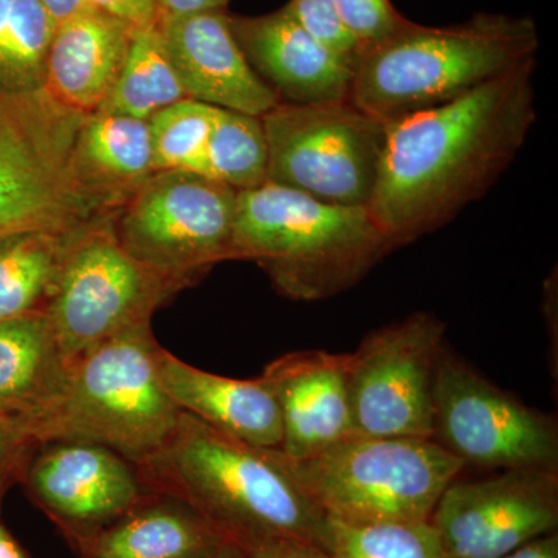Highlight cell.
<instances>
[{"mask_svg":"<svg viewBox=\"0 0 558 558\" xmlns=\"http://www.w3.org/2000/svg\"><path fill=\"white\" fill-rule=\"evenodd\" d=\"M134 32L94 9L60 22L47 51L46 94L76 116L98 112L119 80Z\"/></svg>","mask_w":558,"mask_h":558,"instance_id":"ac0fdd59","label":"cell"},{"mask_svg":"<svg viewBox=\"0 0 558 558\" xmlns=\"http://www.w3.org/2000/svg\"><path fill=\"white\" fill-rule=\"evenodd\" d=\"M70 368L44 312L0 322V414L31 424L61 398Z\"/></svg>","mask_w":558,"mask_h":558,"instance_id":"7402d4cb","label":"cell"},{"mask_svg":"<svg viewBox=\"0 0 558 558\" xmlns=\"http://www.w3.org/2000/svg\"><path fill=\"white\" fill-rule=\"evenodd\" d=\"M281 454L326 519L348 524L429 521L465 468L435 439L352 435L307 458Z\"/></svg>","mask_w":558,"mask_h":558,"instance_id":"8992f818","label":"cell"},{"mask_svg":"<svg viewBox=\"0 0 558 558\" xmlns=\"http://www.w3.org/2000/svg\"><path fill=\"white\" fill-rule=\"evenodd\" d=\"M240 191L191 171L153 172L110 215L124 252L180 290L233 260Z\"/></svg>","mask_w":558,"mask_h":558,"instance_id":"ba28073f","label":"cell"},{"mask_svg":"<svg viewBox=\"0 0 558 558\" xmlns=\"http://www.w3.org/2000/svg\"><path fill=\"white\" fill-rule=\"evenodd\" d=\"M229 2L230 0H159V20L202 11H226Z\"/></svg>","mask_w":558,"mask_h":558,"instance_id":"836d02e7","label":"cell"},{"mask_svg":"<svg viewBox=\"0 0 558 558\" xmlns=\"http://www.w3.org/2000/svg\"><path fill=\"white\" fill-rule=\"evenodd\" d=\"M81 119L46 90L0 94V241L28 231L68 233L109 215L73 178Z\"/></svg>","mask_w":558,"mask_h":558,"instance_id":"52a82bcc","label":"cell"},{"mask_svg":"<svg viewBox=\"0 0 558 558\" xmlns=\"http://www.w3.org/2000/svg\"><path fill=\"white\" fill-rule=\"evenodd\" d=\"M233 545L182 499L149 492L81 546L78 558H205Z\"/></svg>","mask_w":558,"mask_h":558,"instance_id":"ffe728a7","label":"cell"},{"mask_svg":"<svg viewBox=\"0 0 558 558\" xmlns=\"http://www.w3.org/2000/svg\"><path fill=\"white\" fill-rule=\"evenodd\" d=\"M328 550L332 558H449L429 521L348 524L329 520Z\"/></svg>","mask_w":558,"mask_h":558,"instance_id":"4316f807","label":"cell"},{"mask_svg":"<svg viewBox=\"0 0 558 558\" xmlns=\"http://www.w3.org/2000/svg\"><path fill=\"white\" fill-rule=\"evenodd\" d=\"M446 325L414 312L373 330L349 354L352 429L373 438L433 439Z\"/></svg>","mask_w":558,"mask_h":558,"instance_id":"8fae6325","label":"cell"},{"mask_svg":"<svg viewBox=\"0 0 558 558\" xmlns=\"http://www.w3.org/2000/svg\"><path fill=\"white\" fill-rule=\"evenodd\" d=\"M90 9L126 22L135 28L150 27L159 22V0H86Z\"/></svg>","mask_w":558,"mask_h":558,"instance_id":"1f68e13d","label":"cell"},{"mask_svg":"<svg viewBox=\"0 0 558 558\" xmlns=\"http://www.w3.org/2000/svg\"><path fill=\"white\" fill-rule=\"evenodd\" d=\"M336 5L349 35L362 50L387 39L407 22L391 0H336Z\"/></svg>","mask_w":558,"mask_h":558,"instance_id":"f546056e","label":"cell"},{"mask_svg":"<svg viewBox=\"0 0 558 558\" xmlns=\"http://www.w3.org/2000/svg\"><path fill=\"white\" fill-rule=\"evenodd\" d=\"M286 7L314 38L354 68L362 49L341 22L336 0H289Z\"/></svg>","mask_w":558,"mask_h":558,"instance_id":"f1b7e54d","label":"cell"},{"mask_svg":"<svg viewBox=\"0 0 558 558\" xmlns=\"http://www.w3.org/2000/svg\"><path fill=\"white\" fill-rule=\"evenodd\" d=\"M78 230L28 231L0 241V322L46 311Z\"/></svg>","mask_w":558,"mask_h":558,"instance_id":"603a6c76","label":"cell"},{"mask_svg":"<svg viewBox=\"0 0 558 558\" xmlns=\"http://www.w3.org/2000/svg\"><path fill=\"white\" fill-rule=\"evenodd\" d=\"M539 36L531 17L475 14L447 27L407 20L387 39L360 51L349 100L392 123L446 105L537 58Z\"/></svg>","mask_w":558,"mask_h":558,"instance_id":"3957f363","label":"cell"},{"mask_svg":"<svg viewBox=\"0 0 558 558\" xmlns=\"http://www.w3.org/2000/svg\"><path fill=\"white\" fill-rule=\"evenodd\" d=\"M267 163L260 117L216 108L202 175L247 191L267 182Z\"/></svg>","mask_w":558,"mask_h":558,"instance_id":"484cf974","label":"cell"},{"mask_svg":"<svg viewBox=\"0 0 558 558\" xmlns=\"http://www.w3.org/2000/svg\"><path fill=\"white\" fill-rule=\"evenodd\" d=\"M36 449L39 444L31 438L21 422L0 414V494L11 476L25 472Z\"/></svg>","mask_w":558,"mask_h":558,"instance_id":"4dcf8cb0","label":"cell"},{"mask_svg":"<svg viewBox=\"0 0 558 558\" xmlns=\"http://www.w3.org/2000/svg\"><path fill=\"white\" fill-rule=\"evenodd\" d=\"M57 25L39 0H0V94L44 90Z\"/></svg>","mask_w":558,"mask_h":558,"instance_id":"d4e9b609","label":"cell"},{"mask_svg":"<svg viewBox=\"0 0 558 558\" xmlns=\"http://www.w3.org/2000/svg\"><path fill=\"white\" fill-rule=\"evenodd\" d=\"M156 362L161 388L180 411L252 446L281 449V411L263 377L238 380L216 376L161 347Z\"/></svg>","mask_w":558,"mask_h":558,"instance_id":"d6986e66","label":"cell"},{"mask_svg":"<svg viewBox=\"0 0 558 558\" xmlns=\"http://www.w3.org/2000/svg\"><path fill=\"white\" fill-rule=\"evenodd\" d=\"M396 250L369 207L326 204L264 183L240 191L233 260H253L289 300L332 299Z\"/></svg>","mask_w":558,"mask_h":558,"instance_id":"277c9868","label":"cell"},{"mask_svg":"<svg viewBox=\"0 0 558 558\" xmlns=\"http://www.w3.org/2000/svg\"><path fill=\"white\" fill-rule=\"evenodd\" d=\"M24 473L32 498L75 550L150 492L132 462L95 444H43Z\"/></svg>","mask_w":558,"mask_h":558,"instance_id":"5bb4252c","label":"cell"},{"mask_svg":"<svg viewBox=\"0 0 558 558\" xmlns=\"http://www.w3.org/2000/svg\"><path fill=\"white\" fill-rule=\"evenodd\" d=\"M535 64L388 123L369 209L396 248L442 229L515 160L537 120Z\"/></svg>","mask_w":558,"mask_h":558,"instance_id":"6da1fadb","label":"cell"},{"mask_svg":"<svg viewBox=\"0 0 558 558\" xmlns=\"http://www.w3.org/2000/svg\"><path fill=\"white\" fill-rule=\"evenodd\" d=\"M110 215L73 234L44 311L69 368L106 341L150 326L154 312L180 292L124 252Z\"/></svg>","mask_w":558,"mask_h":558,"instance_id":"30bf717a","label":"cell"},{"mask_svg":"<svg viewBox=\"0 0 558 558\" xmlns=\"http://www.w3.org/2000/svg\"><path fill=\"white\" fill-rule=\"evenodd\" d=\"M70 165L80 189L110 215L154 172L148 121L100 112L83 117Z\"/></svg>","mask_w":558,"mask_h":558,"instance_id":"44dd1931","label":"cell"},{"mask_svg":"<svg viewBox=\"0 0 558 558\" xmlns=\"http://www.w3.org/2000/svg\"><path fill=\"white\" fill-rule=\"evenodd\" d=\"M185 98L156 24L135 28L119 80L98 112L148 121Z\"/></svg>","mask_w":558,"mask_h":558,"instance_id":"cb8c5ba5","label":"cell"},{"mask_svg":"<svg viewBox=\"0 0 558 558\" xmlns=\"http://www.w3.org/2000/svg\"><path fill=\"white\" fill-rule=\"evenodd\" d=\"M429 523L449 558H498L558 526V473L510 469L450 484Z\"/></svg>","mask_w":558,"mask_h":558,"instance_id":"4fadbf2b","label":"cell"},{"mask_svg":"<svg viewBox=\"0 0 558 558\" xmlns=\"http://www.w3.org/2000/svg\"><path fill=\"white\" fill-rule=\"evenodd\" d=\"M205 558H245V553L244 549L240 548V546L229 545L226 546V548L220 549L219 553Z\"/></svg>","mask_w":558,"mask_h":558,"instance_id":"74e56055","label":"cell"},{"mask_svg":"<svg viewBox=\"0 0 558 558\" xmlns=\"http://www.w3.org/2000/svg\"><path fill=\"white\" fill-rule=\"evenodd\" d=\"M245 558H332L329 550L300 538H271L244 550Z\"/></svg>","mask_w":558,"mask_h":558,"instance_id":"d6a6232c","label":"cell"},{"mask_svg":"<svg viewBox=\"0 0 558 558\" xmlns=\"http://www.w3.org/2000/svg\"><path fill=\"white\" fill-rule=\"evenodd\" d=\"M282 421L281 450L303 459L354 435L349 403V354L290 352L263 373Z\"/></svg>","mask_w":558,"mask_h":558,"instance_id":"e0dca14e","label":"cell"},{"mask_svg":"<svg viewBox=\"0 0 558 558\" xmlns=\"http://www.w3.org/2000/svg\"><path fill=\"white\" fill-rule=\"evenodd\" d=\"M433 439L465 465L558 473L556 417L524 405L444 348Z\"/></svg>","mask_w":558,"mask_h":558,"instance_id":"7c38bea8","label":"cell"},{"mask_svg":"<svg viewBox=\"0 0 558 558\" xmlns=\"http://www.w3.org/2000/svg\"><path fill=\"white\" fill-rule=\"evenodd\" d=\"M498 558H558V535L556 532L532 539L512 553Z\"/></svg>","mask_w":558,"mask_h":558,"instance_id":"e575fe53","label":"cell"},{"mask_svg":"<svg viewBox=\"0 0 558 558\" xmlns=\"http://www.w3.org/2000/svg\"><path fill=\"white\" fill-rule=\"evenodd\" d=\"M137 468L145 487L182 499L241 549L300 538L328 549L329 520L279 449H263L180 411L171 438Z\"/></svg>","mask_w":558,"mask_h":558,"instance_id":"7a4b0ae2","label":"cell"},{"mask_svg":"<svg viewBox=\"0 0 558 558\" xmlns=\"http://www.w3.org/2000/svg\"><path fill=\"white\" fill-rule=\"evenodd\" d=\"M39 2L58 24L90 9L86 0H39Z\"/></svg>","mask_w":558,"mask_h":558,"instance_id":"d590c367","label":"cell"},{"mask_svg":"<svg viewBox=\"0 0 558 558\" xmlns=\"http://www.w3.org/2000/svg\"><path fill=\"white\" fill-rule=\"evenodd\" d=\"M260 121L269 156L266 183L326 204L369 207L388 123L351 100L278 102Z\"/></svg>","mask_w":558,"mask_h":558,"instance_id":"9c48e42d","label":"cell"},{"mask_svg":"<svg viewBox=\"0 0 558 558\" xmlns=\"http://www.w3.org/2000/svg\"><path fill=\"white\" fill-rule=\"evenodd\" d=\"M0 558H28L20 543L0 524Z\"/></svg>","mask_w":558,"mask_h":558,"instance_id":"8d00e7d4","label":"cell"},{"mask_svg":"<svg viewBox=\"0 0 558 558\" xmlns=\"http://www.w3.org/2000/svg\"><path fill=\"white\" fill-rule=\"evenodd\" d=\"M175 75L190 100L263 117L277 95L238 46L226 11H202L157 22Z\"/></svg>","mask_w":558,"mask_h":558,"instance_id":"9a60e30c","label":"cell"},{"mask_svg":"<svg viewBox=\"0 0 558 558\" xmlns=\"http://www.w3.org/2000/svg\"><path fill=\"white\" fill-rule=\"evenodd\" d=\"M213 106L185 100L161 109L148 120L153 171H191L202 174L209 132Z\"/></svg>","mask_w":558,"mask_h":558,"instance_id":"83f0119b","label":"cell"},{"mask_svg":"<svg viewBox=\"0 0 558 558\" xmlns=\"http://www.w3.org/2000/svg\"><path fill=\"white\" fill-rule=\"evenodd\" d=\"M153 328L106 341L70 368L61 398L31 424L36 444L86 442L140 464L167 444L180 410L157 376Z\"/></svg>","mask_w":558,"mask_h":558,"instance_id":"5b68a950","label":"cell"},{"mask_svg":"<svg viewBox=\"0 0 558 558\" xmlns=\"http://www.w3.org/2000/svg\"><path fill=\"white\" fill-rule=\"evenodd\" d=\"M229 24L245 60L279 102L349 100L352 65L314 38L288 7L264 16L229 14Z\"/></svg>","mask_w":558,"mask_h":558,"instance_id":"2e32d148","label":"cell"}]
</instances>
